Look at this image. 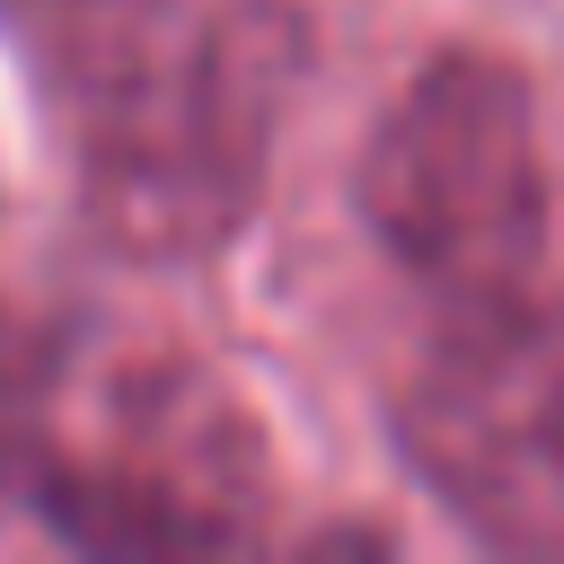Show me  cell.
<instances>
[{"mask_svg":"<svg viewBox=\"0 0 564 564\" xmlns=\"http://www.w3.org/2000/svg\"><path fill=\"white\" fill-rule=\"evenodd\" d=\"M352 203L397 273L449 308L520 300L546 256V132L502 53H432L361 141Z\"/></svg>","mask_w":564,"mask_h":564,"instance_id":"7a4b0ae2","label":"cell"},{"mask_svg":"<svg viewBox=\"0 0 564 564\" xmlns=\"http://www.w3.org/2000/svg\"><path fill=\"white\" fill-rule=\"evenodd\" d=\"M0 494L97 555H203L247 546L264 511L256 423L185 361L123 370L97 423H0Z\"/></svg>","mask_w":564,"mask_h":564,"instance_id":"3957f363","label":"cell"},{"mask_svg":"<svg viewBox=\"0 0 564 564\" xmlns=\"http://www.w3.org/2000/svg\"><path fill=\"white\" fill-rule=\"evenodd\" d=\"M397 449L467 538L564 555V326L529 291L458 308L397 388Z\"/></svg>","mask_w":564,"mask_h":564,"instance_id":"277c9868","label":"cell"},{"mask_svg":"<svg viewBox=\"0 0 564 564\" xmlns=\"http://www.w3.org/2000/svg\"><path fill=\"white\" fill-rule=\"evenodd\" d=\"M79 212L141 264L229 247L308 70L291 0H0Z\"/></svg>","mask_w":564,"mask_h":564,"instance_id":"6da1fadb","label":"cell"}]
</instances>
